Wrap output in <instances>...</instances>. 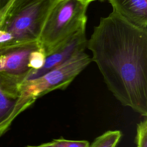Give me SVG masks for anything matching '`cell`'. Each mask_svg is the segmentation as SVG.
Here are the masks:
<instances>
[{
  "mask_svg": "<svg viewBox=\"0 0 147 147\" xmlns=\"http://www.w3.org/2000/svg\"><path fill=\"white\" fill-rule=\"evenodd\" d=\"M86 48L116 99L147 117V28L113 10L100 18Z\"/></svg>",
  "mask_w": 147,
  "mask_h": 147,
  "instance_id": "6da1fadb",
  "label": "cell"
},
{
  "mask_svg": "<svg viewBox=\"0 0 147 147\" xmlns=\"http://www.w3.org/2000/svg\"><path fill=\"white\" fill-rule=\"evenodd\" d=\"M89 5L79 0H59L54 5L38 40L47 56L78 30L86 28Z\"/></svg>",
  "mask_w": 147,
  "mask_h": 147,
  "instance_id": "7a4b0ae2",
  "label": "cell"
},
{
  "mask_svg": "<svg viewBox=\"0 0 147 147\" xmlns=\"http://www.w3.org/2000/svg\"><path fill=\"white\" fill-rule=\"evenodd\" d=\"M84 52L78 53L45 74L24 80L21 86L23 98L30 107L38 98L56 90L66 89L91 62Z\"/></svg>",
  "mask_w": 147,
  "mask_h": 147,
  "instance_id": "3957f363",
  "label": "cell"
},
{
  "mask_svg": "<svg viewBox=\"0 0 147 147\" xmlns=\"http://www.w3.org/2000/svg\"><path fill=\"white\" fill-rule=\"evenodd\" d=\"M59 0H36L6 20L0 28L11 36L14 44L38 42L46 20Z\"/></svg>",
  "mask_w": 147,
  "mask_h": 147,
  "instance_id": "277c9868",
  "label": "cell"
},
{
  "mask_svg": "<svg viewBox=\"0 0 147 147\" xmlns=\"http://www.w3.org/2000/svg\"><path fill=\"white\" fill-rule=\"evenodd\" d=\"M23 80L0 72V137L14 119L29 107L22 96Z\"/></svg>",
  "mask_w": 147,
  "mask_h": 147,
  "instance_id": "5b68a950",
  "label": "cell"
},
{
  "mask_svg": "<svg viewBox=\"0 0 147 147\" xmlns=\"http://www.w3.org/2000/svg\"><path fill=\"white\" fill-rule=\"evenodd\" d=\"M38 47V42L0 45V72L24 82L32 71L29 66L30 53Z\"/></svg>",
  "mask_w": 147,
  "mask_h": 147,
  "instance_id": "8992f818",
  "label": "cell"
},
{
  "mask_svg": "<svg viewBox=\"0 0 147 147\" xmlns=\"http://www.w3.org/2000/svg\"><path fill=\"white\" fill-rule=\"evenodd\" d=\"M87 42L86 28H83L47 55L43 67L38 71H31L25 80L38 78L60 65L74 55L84 52Z\"/></svg>",
  "mask_w": 147,
  "mask_h": 147,
  "instance_id": "52a82bcc",
  "label": "cell"
},
{
  "mask_svg": "<svg viewBox=\"0 0 147 147\" xmlns=\"http://www.w3.org/2000/svg\"><path fill=\"white\" fill-rule=\"evenodd\" d=\"M113 10L132 23L147 28V0H107Z\"/></svg>",
  "mask_w": 147,
  "mask_h": 147,
  "instance_id": "ba28073f",
  "label": "cell"
},
{
  "mask_svg": "<svg viewBox=\"0 0 147 147\" xmlns=\"http://www.w3.org/2000/svg\"><path fill=\"white\" fill-rule=\"evenodd\" d=\"M35 1L36 0H10L0 10V28L10 17Z\"/></svg>",
  "mask_w": 147,
  "mask_h": 147,
  "instance_id": "9c48e42d",
  "label": "cell"
},
{
  "mask_svg": "<svg viewBox=\"0 0 147 147\" xmlns=\"http://www.w3.org/2000/svg\"><path fill=\"white\" fill-rule=\"evenodd\" d=\"M122 136L119 130H109L96 137L89 147H115Z\"/></svg>",
  "mask_w": 147,
  "mask_h": 147,
  "instance_id": "30bf717a",
  "label": "cell"
},
{
  "mask_svg": "<svg viewBox=\"0 0 147 147\" xmlns=\"http://www.w3.org/2000/svg\"><path fill=\"white\" fill-rule=\"evenodd\" d=\"M46 56L45 51L40 47L33 50L29 58V66L32 69L31 71L40 69L45 63Z\"/></svg>",
  "mask_w": 147,
  "mask_h": 147,
  "instance_id": "8fae6325",
  "label": "cell"
},
{
  "mask_svg": "<svg viewBox=\"0 0 147 147\" xmlns=\"http://www.w3.org/2000/svg\"><path fill=\"white\" fill-rule=\"evenodd\" d=\"M135 143L136 147H147V117L137 125Z\"/></svg>",
  "mask_w": 147,
  "mask_h": 147,
  "instance_id": "7c38bea8",
  "label": "cell"
},
{
  "mask_svg": "<svg viewBox=\"0 0 147 147\" xmlns=\"http://www.w3.org/2000/svg\"><path fill=\"white\" fill-rule=\"evenodd\" d=\"M55 147H89L90 144L86 140H69L64 138L54 139L52 141Z\"/></svg>",
  "mask_w": 147,
  "mask_h": 147,
  "instance_id": "4fadbf2b",
  "label": "cell"
},
{
  "mask_svg": "<svg viewBox=\"0 0 147 147\" xmlns=\"http://www.w3.org/2000/svg\"><path fill=\"white\" fill-rule=\"evenodd\" d=\"M25 147H55L52 141L40 144L39 145H27Z\"/></svg>",
  "mask_w": 147,
  "mask_h": 147,
  "instance_id": "5bb4252c",
  "label": "cell"
},
{
  "mask_svg": "<svg viewBox=\"0 0 147 147\" xmlns=\"http://www.w3.org/2000/svg\"><path fill=\"white\" fill-rule=\"evenodd\" d=\"M10 0H0V10L5 6Z\"/></svg>",
  "mask_w": 147,
  "mask_h": 147,
  "instance_id": "9a60e30c",
  "label": "cell"
},
{
  "mask_svg": "<svg viewBox=\"0 0 147 147\" xmlns=\"http://www.w3.org/2000/svg\"><path fill=\"white\" fill-rule=\"evenodd\" d=\"M79 1H83V2H86V3H88L90 4L91 2H92L94 1H99V0H79Z\"/></svg>",
  "mask_w": 147,
  "mask_h": 147,
  "instance_id": "2e32d148",
  "label": "cell"
},
{
  "mask_svg": "<svg viewBox=\"0 0 147 147\" xmlns=\"http://www.w3.org/2000/svg\"><path fill=\"white\" fill-rule=\"evenodd\" d=\"M100 1H102V2H103V1H107V0H99Z\"/></svg>",
  "mask_w": 147,
  "mask_h": 147,
  "instance_id": "e0dca14e",
  "label": "cell"
}]
</instances>
